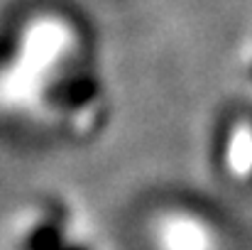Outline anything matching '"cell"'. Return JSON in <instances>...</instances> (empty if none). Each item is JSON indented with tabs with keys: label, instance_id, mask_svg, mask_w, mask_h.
Segmentation results:
<instances>
[{
	"label": "cell",
	"instance_id": "6da1fadb",
	"mask_svg": "<svg viewBox=\"0 0 252 250\" xmlns=\"http://www.w3.org/2000/svg\"><path fill=\"white\" fill-rule=\"evenodd\" d=\"M0 113L64 140L100 135L113 113L95 35L64 0H25L0 20Z\"/></svg>",
	"mask_w": 252,
	"mask_h": 250
},
{
	"label": "cell",
	"instance_id": "7a4b0ae2",
	"mask_svg": "<svg viewBox=\"0 0 252 250\" xmlns=\"http://www.w3.org/2000/svg\"><path fill=\"white\" fill-rule=\"evenodd\" d=\"M5 250H95L81 204L44 194L22 204L7 228Z\"/></svg>",
	"mask_w": 252,
	"mask_h": 250
},
{
	"label": "cell",
	"instance_id": "3957f363",
	"mask_svg": "<svg viewBox=\"0 0 252 250\" xmlns=\"http://www.w3.org/2000/svg\"><path fill=\"white\" fill-rule=\"evenodd\" d=\"M145 236L150 250H220L216 223L186 201L157 206L147 218Z\"/></svg>",
	"mask_w": 252,
	"mask_h": 250
},
{
	"label": "cell",
	"instance_id": "277c9868",
	"mask_svg": "<svg viewBox=\"0 0 252 250\" xmlns=\"http://www.w3.org/2000/svg\"><path fill=\"white\" fill-rule=\"evenodd\" d=\"M213 162L218 172L233 184L252 181V118L233 115L220 130H216L213 140Z\"/></svg>",
	"mask_w": 252,
	"mask_h": 250
}]
</instances>
